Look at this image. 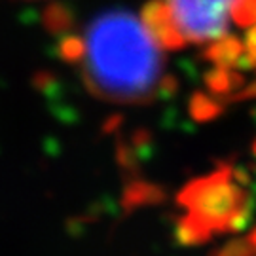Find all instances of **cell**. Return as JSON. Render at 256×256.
<instances>
[{
    "instance_id": "obj_1",
    "label": "cell",
    "mask_w": 256,
    "mask_h": 256,
    "mask_svg": "<svg viewBox=\"0 0 256 256\" xmlns=\"http://www.w3.org/2000/svg\"><path fill=\"white\" fill-rule=\"evenodd\" d=\"M164 46L140 16L110 10L63 42V55L93 97L116 104L154 101L165 88Z\"/></svg>"
},
{
    "instance_id": "obj_4",
    "label": "cell",
    "mask_w": 256,
    "mask_h": 256,
    "mask_svg": "<svg viewBox=\"0 0 256 256\" xmlns=\"http://www.w3.org/2000/svg\"><path fill=\"white\" fill-rule=\"evenodd\" d=\"M236 25L243 30V42L239 52H243L247 63L256 70V0H243L236 14Z\"/></svg>"
},
{
    "instance_id": "obj_2",
    "label": "cell",
    "mask_w": 256,
    "mask_h": 256,
    "mask_svg": "<svg viewBox=\"0 0 256 256\" xmlns=\"http://www.w3.org/2000/svg\"><path fill=\"white\" fill-rule=\"evenodd\" d=\"M243 0H152L140 18L165 52L222 46Z\"/></svg>"
},
{
    "instance_id": "obj_3",
    "label": "cell",
    "mask_w": 256,
    "mask_h": 256,
    "mask_svg": "<svg viewBox=\"0 0 256 256\" xmlns=\"http://www.w3.org/2000/svg\"><path fill=\"white\" fill-rule=\"evenodd\" d=\"M243 202L245 194L238 184H234L230 173L209 174L196 180L184 188L180 196L184 234L203 238L226 228L243 210Z\"/></svg>"
}]
</instances>
